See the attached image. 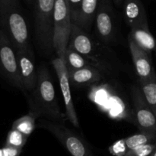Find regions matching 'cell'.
<instances>
[{"label": "cell", "instance_id": "obj_1", "mask_svg": "<svg viewBox=\"0 0 156 156\" xmlns=\"http://www.w3.org/2000/svg\"><path fill=\"white\" fill-rule=\"evenodd\" d=\"M68 47L83 55L91 65L105 74L115 73L118 68V61L115 53L107 44L73 23Z\"/></svg>", "mask_w": 156, "mask_h": 156}, {"label": "cell", "instance_id": "obj_2", "mask_svg": "<svg viewBox=\"0 0 156 156\" xmlns=\"http://www.w3.org/2000/svg\"><path fill=\"white\" fill-rule=\"evenodd\" d=\"M27 98L28 113L34 118H44L60 122L64 121L66 115L59 108L54 86L46 66L41 65L38 68L36 87L30 94L27 95Z\"/></svg>", "mask_w": 156, "mask_h": 156}, {"label": "cell", "instance_id": "obj_3", "mask_svg": "<svg viewBox=\"0 0 156 156\" xmlns=\"http://www.w3.org/2000/svg\"><path fill=\"white\" fill-rule=\"evenodd\" d=\"M0 31L15 51L31 49L28 28L19 0H0Z\"/></svg>", "mask_w": 156, "mask_h": 156}, {"label": "cell", "instance_id": "obj_4", "mask_svg": "<svg viewBox=\"0 0 156 156\" xmlns=\"http://www.w3.org/2000/svg\"><path fill=\"white\" fill-rule=\"evenodd\" d=\"M55 0H35V35L40 49L44 52L53 50Z\"/></svg>", "mask_w": 156, "mask_h": 156}, {"label": "cell", "instance_id": "obj_5", "mask_svg": "<svg viewBox=\"0 0 156 156\" xmlns=\"http://www.w3.org/2000/svg\"><path fill=\"white\" fill-rule=\"evenodd\" d=\"M37 127L50 132L72 156H94L85 141L62 122L42 119L37 122Z\"/></svg>", "mask_w": 156, "mask_h": 156}, {"label": "cell", "instance_id": "obj_6", "mask_svg": "<svg viewBox=\"0 0 156 156\" xmlns=\"http://www.w3.org/2000/svg\"><path fill=\"white\" fill-rule=\"evenodd\" d=\"M53 50L59 58H64L71 34V12L68 0H55Z\"/></svg>", "mask_w": 156, "mask_h": 156}, {"label": "cell", "instance_id": "obj_7", "mask_svg": "<svg viewBox=\"0 0 156 156\" xmlns=\"http://www.w3.org/2000/svg\"><path fill=\"white\" fill-rule=\"evenodd\" d=\"M0 74L12 87L24 91L16 51L9 40L0 31Z\"/></svg>", "mask_w": 156, "mask_h": 156}, {"label": "cell", "instance_id": "obj_8", "mask_svg": "<svg viewBox=\"0 0 156 156\" xmlns=\"http://www.w3.org/2000/svg\"><path fill=\"white\" fill-rule=\"evenodd\" d=\"M94 20L96 34L99 41L107 45L115 42L117 29L111 0H99Z\"/></svg>", "mask_w": 156, "mask_h": 156}, {"label": "cell", "instance_id": "obj_9", "mask_svg": "<svg viewBox=\"0 0 156 156\" xmlns=\"http://www.w3.org/2000/svg\"><path fill=\"white\" fill-rule=\"evenodd\" d=\"M131 96L134 120L140 132L156 135V116L148 104L140 87H133Z\"/></svg>", "mask_w": 156, "mask_h": 156}, {"label": "cell", "instance_id": "obj_10", "mask_svg": "<svg viewBox=\"0 0 156 156\" xmlns=\"http://www.w3.org/2000/svg\"><path fill=\"white\" fill-rule=\"evenodd\" d=\"M52 64H53V68L57 75L59 86H60L61 90H62L64 104H65L66 117L71 122L73 126L78 128L79 127V118L77 116L73 96L71 94L70 82L69 80L68 71H67L64 58L56 57L52 61Z\"/></svg>", "mask_w": 156, "mask_h": 156}, {"label": "cell", "instance_id": "obj_11", "mask_svg": "<svg viewBox=\"0 0 156 156\" xmlns=\"http://www.w3.org/2000/svg\"><path fill=\"white\" fill-rule=\"evenodd\" d=\"M20 76L24 92H30L34 90L37 80V71H36L32 49H21L16 50Z\"/></svg>", "mask_w": 156, "mask_h": 156}, {"label": "cell", "instance_id": "obj_12", "mask_svg": "<svg viewBox=\"0 0 156 156\" xmlns=\"http://www.w3.org/2000/svg\"><path fill=\"white\" fill-rule=\"evenodd\" d=\"M128 44L130 50L133 62L139 80H146L155 74V70L152 64V54L139 47L130 36L128 35Z\"/></svg>", "mask_w": 156, "mask_h": 156}, {"label": "cell", "instance_id": "obj_13", "mask_svg": "<svg viewBox=\"0 0 156 156\" xmlns=\"http://www.w3.org/2000/svg\"><path fill=\"white\" fill-rule=\"evenodd\" d=\"M123 15L130 28L149 27L146 9L141 0H123Z\"/></svg>", "mask_w": 156, "mask_h": 156}, {"label": "cell", "instance_id": "obj_14", "mask_svg": "<svg viewBox=\"0 0 156 156\" xmlns=\"http://www.w3.org/2000/svg\"><path fill=\"white\" fill-rule=\"evenodd\" d=\"M70 84L76 87H84L99 82L105 73L94 66H87L77 70H67Z\"/></svg>", "mask_w": 156, "mask_h": 156}, {"label": "cell", "instance_id": "obj_15", "mask_svg": "<svg viewBox=\"0 0 156 156\" xmlns=\"http://www.w3.org/2000/svg\"><path fill=\"white\" fill-rule=\"evenodd\" d=\"M98 3L99 0H82L79 16L73 24L89 33L95 18Z\"/></svg>", "mask_w": 156, "mask_h": 156}, {"label": "cell", "instance_id": "obj_16", "mask_svg": "<svg viewBox=\"0 0 156 156\" xmlns=\"http://www.w3.org/2000/svg\"><path fill=\"white\" fill-rule=\"evenodd\" d=\"M129 36L132 38L139 47L149 54L156 51V39L151 33L149 28H130Z\"/></svg>", "mask_w": 156, "mask_h": 156}, {"label": "cell", "instance_id": "obj_17", "mask_svg": "<svg viewBox=\"0 0 156 156\" xmlns=\"http://www.w3.org/2000/svg\"><path fill=\"white\" fill-rule=\"evenodd\" d=\"M139 85L148 104L156 116V73L146 80H139Z\"/></svg>", "mask_w": 156, "mask_h": 156}, {"label": "cell", "instance_id": "obj_18", "mask_svg": "<svg viewBox=\"0 0 156 156\" xmlns=\"http://www.w3.org/2000/svg\"><path fill=\"white\" fill-rule=\"evenodd\" d=\"M64 60H65L67 70H77L91 65L83 55L70 47H67L64 55Z\"/></svg>", "mask_w": 156, "mask_h": 156}, {"label": "cell", "instance_id": "obj_19", "mask_svg": "<svg viewBox=\"0 0 156 156\" xmlns=\"http://www.w3.org/2000/svg\"><path fill=\"white\" fill-rule=\"evenodd\" d=\"M36 120V118L27 113V115H24L16 119L12 124V128L18 130L29 137L34 130L37 128Z\"/></svg>", "mask_w": 156, "mask_h": 156}, {"label": "cell", "instance_id": "obj_20", "mask_svg": "<svg viewBox=\"0 0 156 156\" xmlns=\"http://www.w3.org/2000/svg\"><path fill=\"white\" fill-rule=\"evenodd\" d=\"M124 139L127 149L129 151V150L133 149L136 147L155 142V141H156V135L140 132V133L133 135V136H129V137L125 138Z\"/></svg>", "mask_w": 156, "mask_h": 156}, {"label": "cell", "instance_id": "obj_21", "mask_svg": "<svg viewBox=\"0 0 156 156\" xmlns=\"http://www.w3.org/2000/svg\"><path fill=\"white\" fill-rule=\"evenodd\" d=\"M27 139L28 137L21 133V132L12 128L8 132L5 145L22 149L27 142Z\"/></svg>", "mask_w": 156, "mask_h": 156}, {"label": "cell", "instance_id": "obj_22", "mask_svg": "<svg viewBox=\"0 0 156 156\" xmlns=\"http://www.w3.org/2000/svg\"><path fill=\"white\" fill-rule=\"evenodd\" d=\"M156 148V141L129 150L124 156H149Z\"/></svg>", "mask_w": 156, "mask_h": 156}, {"label": "cell", "instance_id": "obj_23", "mask_svg": "<svg viewBox=\"0 0 156 156\" xmlns=\"http://www.w3.org/2000/svg\"><path fill=\"white\" fill-rule=\"evenodd\" d=\"M109 151L113 155L124 156L128 151L127 147H126V142H125V139H122L114 142L109 148Z\"/></svg>", "mask_w": 156, "mask_h": 156}, {"label": "cell", "instance_id": "obj_24", "mask_svg": "<svg viewBox=\"0 0 156 156\" xmlns=\"http://www.w3.org/2000/svg\"><path fill=\"white\" fill-rule=\"evenodd\" d=\"M82 2V0H68L73 23H75L76 21V20H77L78 16H79V11H80Z\"/></svg>", "mask_w": 156, "mask_h": 156}, {"label": "cell", "instance_id": "obj_25", "mask_svg": "<svg viewBox=\"0 0 156 156\" xmlns=\"http://www.w3.org/2000/svg\"><path fill=\"white\" fill-rule=\"evenodd\" d=\"M22 149L6 146L0 148V156H20Z\"/></svg>", "mask_w": 156, "mask_h": 156}, {"label": "cell", "instance_id": "obj_26", "mask_svg": "<svg viewBox=\"0 0 156 156\" xmlns=\"http://www.w3.org/2000/svg\"><path fill=\"white\" fill-rule=\"evenodd\" d=\"M113 2H114V4H115L116 6H120V4H121L122 2H123V0H113Z\"/></svg>", "mask_w": 156, "mask_h": 156}, {"label": "cell", "instance_id": "obj_27", "mask_svg": "<svg viewBox=\"0 0 156 156\" xmlns=\"http://www.w3.org/2000/svg\"><path fill=\"white\" fill-rule=\"evenodd\" d=\"M149 156H156V148H155V150H154L153 152H152V154H151Z\"/></svg>", "mask_w": 156, "mask_h": 156}, {"label": "cell", "instance_id": "obj_28", "mask_svg": "<svg viewBox=\"0 0 156 156\" xmlns=\"http://www.w3.org/2000/svg\"><path fill=\"white\" fill-rule=\"evenodd\" d=\"M26 2H33V0H25Z\"/></svg>", "mask_w": 156, "mask_h": 156}]
</instances>
